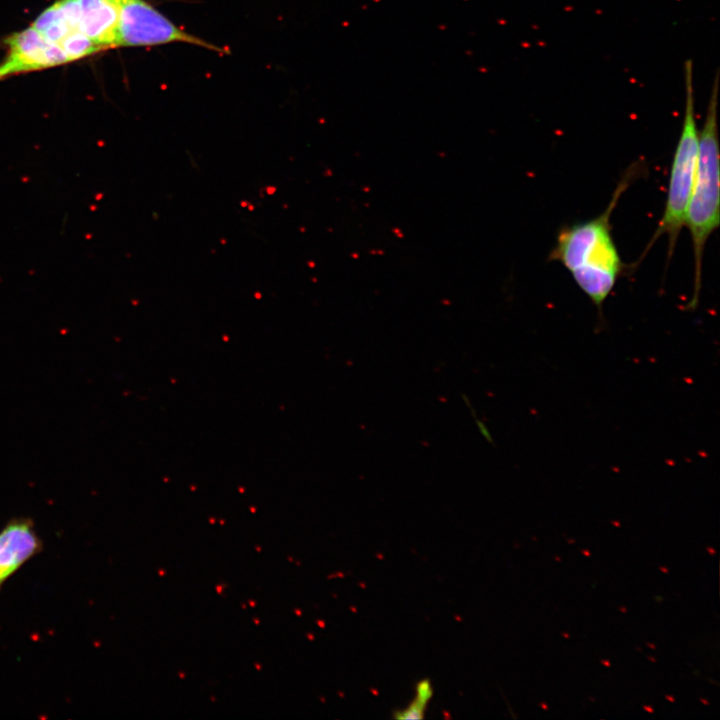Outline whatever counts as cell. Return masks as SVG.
<instances>
[{
	"label": "cell",
	"instance_id": "6da1fadb",
	"mask_svg": "<svg viewBox=\"0 0 720 720\" xmlns=\"http://www.w3.org/2000/svg\"><path fill=\"white\" fill-rule=\"evenodd\" d=\"M640 168L634 165L626 171L600 215L563 226L549 255L550 260L560 262L567 269L596 306L600 321L603 304L624 270L611 233V214Z\"/></svg>",
	"mask_w": 720,
	"mask_h": 720
},
{
	"label": "cell",
	"instance_id": "7a4b0ae2",
	"mask_svg": "<svg viewBox=\"0 0 720 720\" xmlns=\"http://www.w3.org/2000/svg\"><path fill=\"white\" fill-rule=\"evenodd\" d=\"M719 71L711 87L705 123L699 133L698 161L686 221L694 252V287L688 304L695 309L702 284L704 250L710 235L720 224V152L717 125Z\"/></svg>",
	"mask_w": 720,
	"mask_h": 720
},
{
	"label": "cell",
	"instance_id": "3957f363",
	"mask_svg": "<svg viewBox=\"0 0 720 720\" xmlns=\"http://www.w3.org/2000/svg\"><path fill=\"white\" fill-rule=\"evenodd\" d=\"M684 82L683 125L673 156L664 213L644 252L645 254L662 235H667L669 259L673 255L679 234L685 225L698 161L699 131L695 118L693 62L690 59L684 63Z\"/></svg>",
	"mask_w": 720,
	"mask_h": 720
},
{
	"label": "cell",
	"instance_id": "277c9868",
	"mask_svg": "<svg viewBox=\"0 0 720 720\" xmlns=\"http://www.w3.org/2000/svg\"><path fill=\"white\" fill-rule=\"evenodd\" d=\"M185 43L214 52L227 49L180 29L146 0H120L115 48Z\"/></svg>",
	"mask_w": 720,
	"mask_h": 720
},
{
	"label": "cell",
	"instance_id": "5b68a950",
	"mask_svg": "<svg viewBox=\"0 0 720 720\" xmlns=\"http://www.w3.org/2000/svg\"><path fill=\"white\" fill-rule=\"evenodd\" d=\"M31 26L57 45L70 62L102 51L82 30L78 0L55 1L38 15Z\"/></svg>",
	"mask_w": 720,
	"mask_h": 720
},
{
	"label": "cell",
	"instance_id": "8992f818",
	"mask_svg": "<svg viewBox=\"0 0 720 720\" xmlns=\"http://www.w3.org/2000/svg\"><path fill=\"white\" fill-rule=\"evenodd\" d=\"M0 61V80L70 63L65 53L31 25L9 35Z\"/></svg>",
	"mask_w": 720,
	"mask_h": 720
},
{
	"label": "cell",
	"instance_id": "52a82bcc",
	"mask_svg": "<svg viewBox=\"0 0 720 720\" xmlns=\"http://www.w3.org/2000/svg\"><path fill=\"white\" fill-rule=\"evenodd\" d=\"M41 546L31 520L18 518L10 521L0 532V586L36 555Z\"/></svg>",
	"mask_w": 720,
	"mask_h": 720
},
{
	"label": "cell",
	"instance_id": "ba28073f",
	"mask_svg": "<svg viewBox=\"0 0 720 720\" xmlns=\"http://www.w3.org/2000/svg\"><path fill=\"white\" fill-rule=\"evenodd\" d=\"M120 0H78L83 32L102 51L115 48Z\"/></svg>",
	"mask_w": 720,
	"mask_h": 720
},
{
	"label": "cell",
	"instance_id": "9c48e42d",
	"mask_svg": "<svg viewBox=\"0 0 720 720\" xmlns=\"http://www.w3.org/2000/svg\"><path fill=\"white\" fill-rule=\"evenodd\" d=\"M426 705V702L416 696L404 710L394 712L393 717L396 719H421L424 716Z\"/></svg>",
	"mask_w": 720,
	"mask_h": 720
},
{
	"label": "cell",
	"instance_id": "30bf717a",
	"mask_svg": "<svg viewBox=\"0 0 720 720\" xmlns=\"http://www.w3.org/2000/svg\"><path fill=\"white\" fill-rule=\"evenodd\" d=\"M643 709L649 713H654V710L651 706L643 705Z\"/></svg>",
	"mask_w": 720,
	"mask_h": 720
},
{
	"label": "cell",
	"instance_id": "8fae6325",
	"mask_svg": "<svg viewBox=\"0 0 720 720\" xmlns=\"http://www.w3.org/2000/svg\"><path fill=\"white\" fill-rule=\"evenodd\" d=\"M600 663L606 667H610L611 663L609 660H601Z\"/></svg>",
	"mask_w": 720,
	"mask_h": 720
},
{
	"label": "cell",
	"instance_id": "7c38bea8",
	"mask_svg": "<svg viewBox=\"0 0 720 720\" xmlns=\"http://www.w3.org/2000/svg\"><path fill=\"white\" fill-rule=\"evenodd\" d=\"M706 550L709 552L710 555H715V554H716V551H715L714 548L707 547Z\"/></svg>",
	"mask_w": 720,
	"mask_h": 720
},
{
	"label": "cell",
	"instance_id": "4fadbf2b",
	"mask_svg": "<svg viewBox=\"0 0 720 720\" xmlns=\"http://www.w3.org/2000/svg\"><path fill=\"white\" fill-rule=\"evenodd\" d=\"M665 698H666L667 700H669L670 702H673V703L675 702V699H674L673 696L665 695Z\"/></svg>",
	"mask_w": 720,
	"mask_h": 720
},
{
	"label": "cell",
	"instance_id": "5bb4252c",
	"mask_svg": "<svg viewBox=\"0 0 720 720\" xmlns=\"http://www.w3.org/2000/svg\"><path fill=\"white\" fill-rule=\"evenodd\" d=\"M581 553H582L583 555L587 556V557L590 556V551L587 550V549L581 550Z\"/></svg>",
	"mask_w": 720,
	"mask_h": 720
},
{
	"label": "cell",
	"instance_id": "9a60e30c",
	"mask_svg": "<svg viewBox=\"0 0 720 720\" xmlns=\"http://www.w3.org/2000/svg\"><path fill=\"white\" fill-rule=\"evenodd\" d=\"M659 569H660L662 572L666 573V574L669 572V570H668L666 567H663V566H660Z\"/></svg>",
	"mask_w": 720,
	"mask_h": 720
},
{
	"label": "cell",
	"instance_id": "2e32d148",
	"mask_svg": "<svg viewBox=\"0 0 720 720\" xmlns=\"http://www.w3.org/2000/svg\"><path fill=\"white\" fill-rule=\"evenodd\" d=\"M540 706H541L544 710H547V709H548V706H547L546 703H544V702L540 703Z\"/></svg>",
	"mask_w": 720,
	"mask_h": 720
},
{
	"label": "cell",
	"instance_id": "e0dca14e",
	"mask_svg": "<svg viewBox=\"0 0 720 720\" xmlns=\"http://www.w3.org/2000/svg\"><path fill=\"white\" fill-rule=\"evenodd\" d=\"M700 701L705 705H709V702L704 698H700Z\"/></svg>",
	"mask_w": 720,
	"mask_h": 720
},
{
	"label": "cell",
	"instance_id": "ac0fdd59",
	"mask_svg": "<svg viewBox=\"0 0 720 720\" xmlns=\"http://www.w3.org/2000/svg\"><path fill=\"white\" fill-rule=\"evenodd\" d=\"M618 609H619L620 611L624 612V613L627 612L626 607L621 606V607H619Z\"/></svg>",
	"mask_w": 720,
	"mask_h": 720
},
{
	"label": "cell",
	"instance_id": "d6986e66",
	"mask_svg": "<svg viewBox=\"0 0 720 720\" xmlns=\"http://www.w3.org/2000/svg\"><path fill=\"white\" fill-rule=\"evenodd\" d=\"M647 646L651 647V649H656V646H655V645H653V644H651V643H648V642H647Z\"/></svg>",
	"mask_w": 720,
	"mask_h": 720
},
{
	"label": "cell",
	"instance_id": "ffe728a7",
	"mask_svg": "<svg viewBox=\"0 0 720 720\" xmlns=\"http://www.w3.org/2000/svg\"><path fill=\"white\" fill-rule=\"evenodd\" d=\"M647 658H648L650 661H652V662H656V661H657L655 658H652V657H650V656H647Z\"/></svg>",
	"mask_w": 720,
	"mask_h": 720
},
{
	"label": "cell",
	"instance_id": "44dd1931",
	"mask_svg": "<svg viewBox=\"0 0 720 720\" xmlns=\"http://www.w3.org/2000/svg\"><path fill=\"white\" fill-rule=\"evenodd\" d=\"M562 635H563L565 638H569V634H568V633H564V632H563Z\"/></svg>",
	"mask_w": 720,
	"mask_h": 720
},
{
	"label": "cell",
	"instance_id": "7402d4cb",
	"mask_svg": "<svg viewBox=\"0 0 720 720\" xmlns=\"http://www.w3.org/2000/svg\"><path fill=\"white\" fill-rule=\"evenodd\" d=\"M554 558L556 559V561H561V558H559L557 556H555Z\"/></svg>",
	"mask_w": 720,
	"mask_h": 720
},
{
	"label": "cell",
	"instance_id": "603a6c76",
	"mask_svg": "<svg viewBox=\"0 0 720 720\" xmlns=\"http://www.w3.org/2000/svg\"><path fill=\"white\" fill-rule=\"evenodd\" d=\"M568 542H569V543H574V540H573V539H569Z\"/></svg>",
	"mask_w": 720,
	"mask_h": 720
}]
</instances>
